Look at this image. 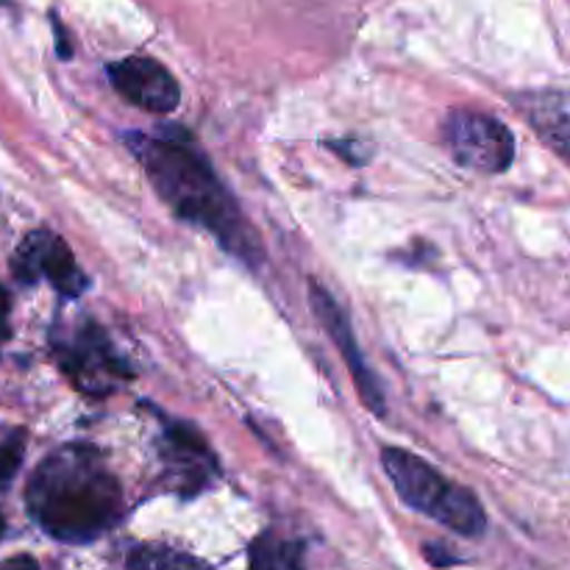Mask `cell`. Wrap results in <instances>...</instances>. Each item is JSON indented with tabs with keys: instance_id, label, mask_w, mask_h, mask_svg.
I'll return each mask as SVG.
<instances>
[{
	"instance_id": "7",
	"label": "cell",
	"mask_w": 570,
	"mask_h": 570,
	"mask_svg": "<svg viewBox=\"0 0 570 570\" xmlns=\"http://www.w3.org/2000/svg\"><path fill=\"white\" fill-rule=\"evenodd\" d=\"M382 462L390 482H393L395 493L401 495V501L410 504L412 510L423 512V515L438 521V515L443 512L445 501H449V495L454 493L456 484L449 482L445 476H440L429 462H423L421 456L410 454V451L384 449Z\"/></svg>"
},
{
	"instance_id": "1",
	"label": "cell",
	"mask_w": 570,
	"mask_h": 570,
	"mask_svg": "<svg viewBox=\"0 0 570 570\" xmlns=\"http://www.w3.org/2000/svg\"><path fill=\"white\" fill-rule=\"evenodd\" d=\"M128 148L137 154L150 184L181 220L209 232L228 254L248 262H262L259 243L245 223L243 212L226 193L209 159L193 145L184 128H159V134H131Z\"/></svg>"
},
{
	"instance_id": "11",
	"label": "cell",
	"mask_w": 570,
	"mask_h": 570,
	"mask_svg": "<svg viewBox=\"0 0 570 570\" xmlns=\"http://www.w3.org/2000/svg\"><path fill=\"white\" fill-rule=\"evenodd\" d=\"M248 570H301V546L284 543L273 534H262L250 546Z\"/></svg>"
},
{
	"instance_id": "8",
	"label": "cell",
	"mask_w": 570,
	"mask_h": 570,
	"mask_svg": "<svg viewBox=\"0 0 570 570\" xmlns=\"http://www.w3.org/2000/svg\"><path fill=\"white\" fill-rule=\"evenodd\" d=\"M106 72H109L117 92L128 104L139 106V109L167 115V111H173L181 104V89H178L176 78L159 61L145 59V56H131V59L111 61Z\"/></svg>"
},
{
	"instance_id": "10",
	"label": "cell",
	"mask_w": 570,
	"mask_h": 570,
	"mask_svg": "<svg viewBox=\"0 0 570 570\" xmlns=\"http://www.w3.org/2000/svg\"><path fill=\"white\" fill-rule=\"evenodd\" d=\"M128 570H212L209 562L184 551L161 549V546H137L128 554Z\"/></svg>"
},
{
	"instance_id": "16",
	"label": "cell",
	"mask_w": 570,
	"mask_h": 570,
	"mask_svg": "<svg viewBox=\"0 0 570 570\" xmlns=\"http://www.w3.org/2000/svg\"><path fill=\"white\" fill-rule=\"evenodd\" d=\"M0 570H39V566L33 557L20 554V557H11V560L0 562Z\"/></svg>"
},
{
	"instance_id": "4",
	"label": "cell",
	"mask_w": 570,
	"mask_h": 570,
	"mask_svg": "<svg viewBox=\"0 0 570 570\" xmlns=\"http://www.w3.org/2000/svg\"><path fill=\"white\" fill-rule=\"evenodd\" d=\"M11 273L17 282L28 284V287L48 282L65 298H78L89 284L70 245L59 234L45 232V228L26 234V239L17 245L14 256H11Z\"/></svg>"
},
{
	"instance_id": "17",
	"label": "cell",
	"mask_w": 570,
	"mask_h": 570,
	"mask_svg": "<svg viewBox=\"0 0 570 570\" xmlns=\"http://www.w3.org/2000/svg\"><path fill=\"white\" fill-rule=\"evenodd\" d=\"M0 534H3V515H0Z\"/></svg>"
},
{
	"instance_id": "13",
	"label": "cell",
	"mask_w": 570,
	"mask_h": 570,
	"mask_svg": "<svg viewBox=\"0 0 570 570\" xmlns=\"http://www.w3.org/2000/svg\"><path fill=\"white\" fill-rule=\"evenodd\" d=\"M423 554H426V560L432 562L434 568L460 566V560H456V557H451V551L443 549V546H438V543H426V546H423Z\"/></svg>"
},
{
	"instance_id": "9",
	"label": "cell",
	"mask_w": 570,
	"mask_h": 570,
	"mask_svg": "<svg viewBox=\"0 0 570 570\" xmlns=\"http://www.w3.org/2000/svg\"><path fill=\"white\" fill-rule=\"evenodd\" d=\"M523 115L540 137L570 161V95L534 92L523 98Z\"/></svg>"
},
{
	"instance_id": "14",
	"label": "cell",
	"mask_w": 570,
	"mask_h": 570,
	"mask_svg": "<svg viewBox=\"0 0 570 570\" xmlns=\"http://www.w3.org/2000/svg\"><path fill=\"white\" fill-rule=\"evenodd\" d=\"M9 315H11V295L6 293V287H0V348H3L6 340L11 337Z\"/></svg>"
},
{
	"instance_id": "3",
	"label": "cell",
	"mask_w": 570,
	"mask_h": 570,
	"mask_svg": "<svg viewBox=\"0 0 570 570\" xmlns=\"http://www.w3.org/2000/svg\"><path fill=\"white\" fill-rule=\"evenodd\" d=\"M443 139L456 165L484 176H499L510 170L515 159V137L493 115L471 109L449 111L443 122Z\"/></svg>"
},
{
	"instance_id": "5",
	"label": "cell",
	"mask_w": 570,
	"mask_h": 570,
	"mask_svg": "<svg viewBox=\"0 0 570 570\" xmlns=\"http://www.w3.org/2000/svg\"><path fill=\"white\" fill-rule=\"evenodd\" d=\"M56 362L72 379L78 390L89 395H104L111 390V379H128V365L111 351L104 328L87 323L72 340H56Z\"/></svg>"
},
{
	"instance_id": "6",
	"label": "cell",
	"mask_w": 570,
	"mask_h": 570,
	"mask_svg": "<svg viewBox=\"0 0 570 570\" xmlns=\"http://www.w3.org/2000/svg\"><path fill=\"white\" fill-rule=\"evenodd\" d=\"M309 304L312 309H315L317 321L323 323V328L328 332V337L334 340V345L340 348V354H343L345 365H348L351 376H354L356 382V390H360L362 395V404L367 406V410L373 412V415H387V401H384V390L382 384H379L376 373L367 367L365 356H362V348L360 343H356V334L354 328H351V321L348 315L343 312V306L334 301V295L328 293L326 287H321L317 282L309 284Z\"/></svg>"
},
{
	"instance_id": "2",
	"label": "cell",
	"mask_w": 570,
	"mask_h": 570,
	"mask_svg": "<svg viewBox=\"0 0 570 570\" xmlns=\"http://www.w3.org/2000/svg\"><path fill=\"white\" fill-rule=\"evenodd\" d=\"M26 504L33 521L53 540L92 543L122 515V490L92 445L56 449L28 479Z\"/></svg>"
},
{
	"instance_id": "12",
	"label": "cell",
	"mask_w": 570,
	"mask_h": 570,
	"mask_svg": "<svg viewBox=\"0 0 570 570\" xmlns=\"http://www.w3.org/2000/svg\"><path fill=\"white\" fill-rule=\"evenodd\" d=\"M26 456V432L22 429H0V488L17 476Z\"/></svg>"
},
{
	"instance_id": "15",
	"label": "cell",
	"mask_w": 570,
	"mask_h": 570,
	"mask_svg": "<svg viewBox=\"0 0 570 570\" xmlns=\"http://www.w3.org/2000/svg\"><path fill=\"white\" fill-rule=\"evenodd\" d=\"M328 148H334V150H345V159L351 161V165H365V156H367V150H360V142H354V139H348V142H337V139H334V142H328Z\"/></svg>"
}]
</instances>
